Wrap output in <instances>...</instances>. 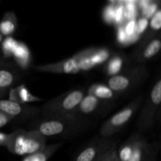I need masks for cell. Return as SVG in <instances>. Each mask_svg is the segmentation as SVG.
Masks as SVG:
<instances>
[{"mask_svg": "<svg viewBox=\"0 0 161 161\" xmlns=\"http://www.w3.org/2000/svg\"><path fill=\"white\" fill-rule=\"evenodd\" d=\"M88 126L84 118L75 116L42 119L30 126L31 130H36L47 138H65L82 132Z\"/></svg>", "mask_w": 161, "mask_h": 161, "instance_id": "cell-1", "label": "cell"}, {"mask_svg": "<svg viewBox=\"0 0 161 161\" xmlns=\"http://www.w3.org/2000/svg\"><path fill=\"white\" fill-rule=\"evenodd\" d=\"M84 96V90L75 89L51 99L40 108L42 119L73 116Z\"/></svg>", "mask_w": 161, "mask_h": 161, "instance_id": "cell-2", "label": "cell"}, {"mask_svg": "<svg viewBox=\"0 0 161 161\" xmlns=\"http://www.w3.org/2000/svg\"><path fill=\"white\" fill-rule=\"evenodd\" d=\"M46 138L33 130L18 129L8 134L6 147L13 154L26 156L42 150L46 147Z\"/></svg>", "mask_w": 161, "mask_h": 161, "instance_id": "cell-3", "label": "cell"}, {"mask_svg": "<svg viewBox=\"0 0 161 161\" xmlns=\"http://www.w3.org/2000/svg\"><path fill=\"white\" fill-rule=\"evenodd\" d=\"M149 74L146 65L138 64L125 69L118 75L110 77L107 86L117 95L127 94L142 84Z\"/></svg>", "mask_w": 161, "mask_h": 161, "instance_id": "cell-4", "label": "cell"}, {"mask_svg": "<svg viewBox=\"0 0 161 161\" xmlns=\"http://www.w3.org/2000/svg\"><path fill=\"white\" fill-rule=\"evenodd\" d=\"M161 103V80L158 79L151 89L138 118L137 127L139 132L149 130L153 126Z\"/></svg>", "mask_w": 161, "mask_h": 161, "instance_id": "cell-5", "label": "cell"}, {"mask_svg": "<svg viewBox=\"0 0 161 161\" xmlns=\"http://www.w3.org/2000/svg\"><path fill=\"white\" fill-rule=\"evenodd\" d=\"M142 97H137L135 100L126 105L123 109L118 112L112 117L107 119L100 129V135L102 138H111L117 133L133 117L142 103Z\"/></svg>", "mask_w": 161, "mask_h": 161, "instance_id": "cell-6", "label": "cell"}, {"mask_svg": "<svg viewBox=\"0 0 161 161\" xmlns=\"http://www.w3.org/2000/svg\"><path fill=\"white\" fill-rule=\"evenodd\" d=\"M113 53L105 48H92L80 51L74 55L77 60L80 71H88L98 64L108 61Z\"/></svg>", "mask_w": 161, "mask_h": 161, "instance_id": "cell-7", "label": "cell"}, {"mask_svg": "<svg viewBox=\"0 0 161 161\" xmlns=\"http://www.w3.org/2000/svg\"><path fill=\"white\" fill-rule=\"evenodd\" d=\"M0 113L10 119H27L40 113V108L27 104H20L10 100L0 99Z\"/></svg>", "mask_w": 161, "mask_h": 161, "instance_id": "cell-8", "label": "cell"}, {"mask_svg": "<svg viewBox=\"0 0 161 161\" xmlns=\"http://www.w3.org/2000/svg\"><path fill=\"white\" fill-rule=\"evenodd\" d=\"M116 145V142L111 138L101 137L87 145L75 157L73 161H94L102 154L111 149Z\"/></svg>", "mask_w": 161, "mask_h": 161, "instance_id": "cell-9", "label": "cell"}, {"mask_svg": "<svg viewBox=\"0 0 161 161\" xmlns=\"http://www.w3.org/2000/svg\"><path fill=\"white\" fill-rule=\"evenodd\" d=\"M112 103L100 100L94 96L86 94L75 109L73 116L83 118L84 116H92L106 112L111 108Z\"/></svg>", "mask_w": 161, "mask_h": 161, "instance_id": "cell-10", "label": "cell"}, {"mask_svg": "<svg viewBox=\"0 0 161 161\" xmlns=\"http://www.w3.org/2000/svg\"><path fill=\"white\" fill-rule=\"evenodd\" d=\"M161 48L160 33L146 44L138 46L132 54V59L138 64H144L160 52Z\"/></svg>", "mask_w": 161, "mask_h": 161, "instance_id": "cell-11", "label": "cell"}, {"mask_svg": "<svg viewBox=\"0 0 161 161\" xmlns=\"http://www.w3.org/2000/svg\"><path fill=\"white\" fill-rule=\"evenodd\" d=\"M35 69L41 72L56 74H76L80 72L78 61L74 57L59 62L35 66Z\"/></svg>", "mask_w": 161, "mask_h": 161, "instance_id": "cell-12", "label": "cell"}, {"mask_svg": "<svg viewBox=\"0 0 161 161\" xmlns=\"http://www.w3.org/2000/svg\"><path fill=\"white\" fill-rule=\"evenodd\" d=\"M19 78L20 74L15 67L6 63L0 66V99L14 87Z\"/></svg>", "mask_w": 161, "mask_h": 161, "instance_id": "cell-13", "label": "cell"}, {"mask_svg": "<svg viewBox=\"0 0 161 161\" xmlns=\"http://www.w3.org/2000/svg\"><path fill=\"white\" fill-rule=\"evenodd\" d=\"M157 150L153 149L152 145L149 144L146 138L141 135L128 161H149L153 158H155Z\"/></svg>", "mask_w": 161, "mask_h": 161, "instance_id": "cell-14", "label": "cell"}, {"mask_svg": "<svg viewBox=\"0 0 161 161\" xmlns=\"http://www.w3.org/2000/svg\"><path fill=\"white\" fill-rule=\"evenodd\" d=\"M9 94V100L20 104H27L29 102L41 101L40 98L33 95L25 84L12 88Z\"/></svg>", "mask_w": 161, "mask_h": 161, "instance_id": "cell-15", "label": "cell"}, {"mask_svg": "<svg viewBox=\"0 0 161 161\" xmlns=\"http://www.w3.org/2000/svg\"><path fill=\"white\" fill-rule=\"evenodd\" d=\"M87 94L110 103L116 101L118 97L117 94L112 91L108 86L99 84V83L93 84L92 86H90L89 89L87 90Z\"/></svg>", "mask_w": 161, "mask_h": 161, "instance_id": "cell-16", "label": "cell"}, {"mask_svg": "<svg viewBox=\"0 0 161 161\" xmlns=\"http://www.w3.org/2000/svg\"><path fill=\"white\" fill-rule=\"evenodd\" d=\"M149 25H148L147 30L145 34V36L142 37L141 42L139 43V46L144 45L146 42H149L152 39L160 34V30L161 27V10L159 9L157 12L155 13L153 16L149 19Z\"/></svg>", "mask_w": 161, "mask_h": 161, "instance_id": "cell-17", "label": "cell"}, {"mask_svg": "<svg viewBox=\"0 0 161 161\" xmlns=\"http://www.w3.org/2000/svg\"><path fill=\"white\" fill-rule=\"evenodd\" d=\"M140 135H141L140 133H135L134 135H132L116 151L117 158L119 159V161L129 160Z\"/></svg>", "mask_w": 161, "mask_h": 161, "instance_id": "cell-18", "label": "cell"}, {"mask_svg": "<svg viewBox=\"0 0 161 161\" xmlns=\"http://www.w3.org/2000/svg\"><path fill=\"white\" fill-rule=\"evenodd\" d=\"M124 63L125 60L124 56L120 54H113L105 64V73L110 77L118 75L125 69H124Z\"/></svg>", "mask_w": 161, "mask_h": 161, "instance_id": "cell-19", "label": "cell"}, {"mask_svg": "<svg viewBox=\"0 0 161 161\" xmlns=\"http://www.w3.org/2000/svg\"><path fill=\"white\" fill-rule=\"evenodd\" d=\"M17 21L15 14L13 12H7L0 22V33L4 36L9 37L15 32Z\"/></svg>", "mask_w": 161, "mask_h": 161, "instance_id": "cell-20", "label": "cell"}, {"mask_svg": "<svg viewBox=\"0 0 161 161\" xmlns=\"http://www.w3.org/2000/svg\"><path fill=\"white\" fill-rule=\"evenodd\" d=\"M60 146L61 144L59 143L46 146L42 150L25 157L22 161H48L53 154L59 149Z\"/></svg>", "mask_w": 161, "mask_h": 161, "instance_id": "cell-21", "label": "cell"}, {"mask_svg": "<svg viewBox=\"0 0 161 161\" xmlns=\"http://www.w3.org/2000/svg\"><path fill=\"white\" fill-rule=\"evenodd\" d=\"M14 58H16V61H17L19 64L25 67L29 62L30 59V53L28 49L26 46L23 43H19L16 45L15 49L13 52Z\"/></svg>", "mask_w": 161, "mask_h": 161, "instance_id": "cell-22", "label": "cell"}, {"mask_svg": "<svg viewBox=\"0 0 161 161\" xmlns=\"http://www.w3.org/2000/svg\"><path fill=\"white\" fill-rule=\"evenodd\" d=\"M125 23L124 8L123 2H115V14L113 24L116 26H121Z\"/></svg>", "mask_w": 161, "mask_h": 161, "instance_id": "cell-23", "label": "cell"}, {"mask_svg": "<svg viewBox=\"0 0 161 161\" xmlns=\"http://www.w3.org/2000/svg\"><path fill=\"white\" fill-rule=\"evenodd\" d=\"M159 5H160V2L150 1L149 5L141 10L142 17L147 19V20L150 19L155 14V13L160 9Z\"/></svg>", "mask_w": 161, "mask_h": 161, "instance_id": "cell-24", "label": "cell"}, {"mask_svg": "<svg viewBox=\"0 0 161 161\" xmlns=\"http://www.w3.org/2000/svg\"><path fill=\"white\" fill-rule=\"evenodd\" d=\"M115 14V2H112L103 10V19L107 24H113Z\"/></svg>", "mask_w": 161, "mask_h": 161, "instance_id": "cell-25", "label": "cell"}, {"mask_svg": "<svg viewBox=\"0 0 161 161\" xmlns=\"http://www.w3.org/2000/svg\"><path fill=\"white\" fill-rule=\"evenodd\" d=\"M16 45H17V42L14 40L12 37H10V36L6 37L3 43V50L5 56L8 57L13 54V52L15 49Z\"/></svg>", "mask_w": 161, "mask_h": 161, "instance_id": "cell-26", "label": "cell"}, {"mask_svg": "<svg viewBox=\"0 0 161 161\" xmlns=\"http://www.w3.org/2000/svg\"><path fill=\"white\" fill-rule=\"evenodd\" d=\"M136 19H132V20H127V21L124 24V31H125L126 36H127V39L132 37V36L135 34V31H136Z\"/></svg>", "mask_w": 161, "mask_h": 161, "instance_id": "cell-27", "label": "cell"}, {"mask_svg": "<svg viewBox=\"0 0 161 161\" xmlns=\"http://www.w3.org/2000/svg\"><path fill=\"white\" fill-rule=\"evenodd\" d=\"M149 25V20L141 17L139 20H137L136 24V31H135V36L137 37H139L140 35L142 34L143 31H146V28H148Z\"/></svg>", "mask_w": 161, "mask_h": 161, "instance_id": "cell-28", "label": "cell"}, {"mask_svg": "<svg viewBox=\"0 0 161 161\" xmlns=\"http://www.w3.org/2000/svg\"><path fill=\"white\" fill-rule=\"evenodd\" d=\"M116 39L119 44H126L127 42V36H126L125 31L124 29V25L117 27V30H116Z\"/></svg>", "mask_w": 161, "mask_h": 161, "instance_id": "cell-29", "label": "cell"}, {"mask_svg": "<svg viewBox=\"0 0 161 161\" xmlns=\"http://www.w3.org/2000/svg\"><path fill=\"white\" fill-rule=\"evenodd\" d=\"M115 148H116V146H113V147L111 149H109L108 151H107V152L104 153L103 154H102L100 157H97V158L96 159V160L94 161H106L107 159H108V157H109V155L111 154V153L113 152V150L115 149Z\"/></svg>", "mask_w": 161, "mask_h": 161, "instance_id": "cell-30", "label": "cell"}, {"mask_svg": "<svg viewBox=\"0 0 161 161\" xmlns=\"http://www.w3.org/2000/svg\"><path fill=\"white\" fill-rule=\"evenodd\" d=\"M9 120H11L9 117H7L6 116H5L4 114L0 113V127H3L4 126L6 123L9 122Z\"/></svg>", "mask_w": 161, "mask_h": 161, "instance_id": "cell-31", "label": "cell"}, {"mask_svg": "<svg viewBox=\"0 0 161 161\" xmlns=\"http://www.w3.org/2000/svg\"><path fill=\"white\" fill-rule=\"evenodd\" d=\"M8 134H3L0 132V146H6V142H7Z\"/></svg>", "mask_w": 161, "mask_h": 161, "instance_id": "cell-32", "label": "cell"}, {"mask_svg": "<svg viewBox=\"0 0 161 161\" xmlns=\"http://www.w3.org/2000/svg\"><path fill=\"white\" fill-rule=\"evenodd\" d=\"M116 151H117V149H116V148H115V149L113 150V152L111 153V154L109 155V157H108V159H107L106 161H113L115 157H116Z\"/></svg>", "mask_w": 161, "mask_h": 161, "instance_id": "cell-33", "label": "cell"}, {"mask_svg": "<svg viewBox=\"0 0 161 161\" xmlns=\"http://www.w3.org/2000/svg\"><path fill=\"white\" fill-rule=\"evenodd\" d=\"M3 41V36L1 34V33H0V43H1Z\"/></svg>", "mask_w": 161, "mask_h": 161, "instance_id": "cell-34", "label": "cell"}, {"mask_svg": "<svg viewBox=\"0 0 161 161\" xmlns=\"http://www.w3.org/2000/svg\"><path fill=\"white\" fill-rule=\"evenodd\" d=\"M113 161H119V159L117 158V155H116V157H115V158H114V160H113Z\"/></svg>", "mask_w": 161, "mask_h": 161, "instance_id": "cell-35", "label": "cell"}, {"mask_svg": "<svg viewBox=\"0 0 161 161\" xmlns=\"http://www.w3.org/2000/svg\"><path fill=\"white\" fill-rule=\"evenodd\" d=\"M3 63H4V62H3V60H2L1 58H0V66H1L2 64H3Z\"/></svg>", "mask_w": 161, "mask_h": 161, "instance_id": "cell-36", "label": "cell"}, {"mask_svg": "<svg viewBox=\"0 0 161 161\" xmlns=\"http://www.w3.org/2000/svg\"><path fill=\"white\" fill-rule=\"evenodd\" d=\"M149 161H156V157H155V158H153L152 160H150Z\"/></svg>", "mask_w": 161, "mask_h": 161, "instance_id": "cell-37", "label": "cell"}]
</instances>
